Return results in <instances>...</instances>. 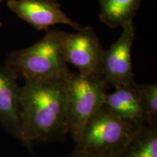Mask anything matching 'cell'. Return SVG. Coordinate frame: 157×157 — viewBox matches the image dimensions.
<instances>
[{"instance_id":"9c48e42d","label":"cell","mask_w":157,"mask_h":157,"mask_svg":"<svg viewBox=\"0 0 157 157\" xmlns=\"http://www.w3.org/2000/svg\"><path fill=\"white\" fill-rule=\"evenodd\" d=\"M103 105L113 114L132 124L143 126L148 123L135 82L115 87L113 92L105 93Z\"/></svg>"},{"instance_id":"3957f363","label":"cell","mask_w":157,"mask_h":157,"mask_svg":"<svg viewBox=\"0 0 157 157\" xmlns=\"http://www.w3.org/2000/svg\"><path fill=\"white\" fill-rule=\"evenodd\" d=\"M141 127L124 121L103 105L88 121L76 149L98 157H119Z\"/></svg>"},{"instance_id":"7a4b0ae2","label":"cell","mask_w":157,"mask_h":157,"mask_svg":"<svg viewBox=\"0 0 157 157\" xmlns=\"http://www.w3.org/2000/svg\"><path fill=\"white\" fill-rule=\"evenodd\" d=\"M5 65L17 78L66 79L68 69L60 42V30L48 29L35 44L8 55Z\"/></svg>"},{"instance_id":"30bf717a","label":"cell","mask_w":157,"mask_h":157,"mask_svg":"<svg viewBox=\"0 0 157 157\" xmlns=\"http://www.w3.org/2000/svg\"><path fill=\"white\" fill-rule=\"evenodd\" d=\"M99 18L110 28L115 29L133 21L141 0H99Z\"/></svg>"},{"instance_id":"5b68a950","label":"cell","mask_w":157,"mask_h":157,"mask_svg":"<svg viewBox=\"0 0 157 157\" xmlns=\"http://www.w3.org/2000/svg\"><path fill=\"white\" fill-rule=\"evenodd\" d=\"M60 42L66 63L75 66L78 73L102 78L105 50L92 27H82L74 34L60 30Z\"/></svg>"},{"instance_id":"8992f818","label":"cell","mask_w":157,"mask_h":157,"mask_svg":"<svg viewBox=\"0 0 157 157\" xmlns=\"http://www.w3.org/2000/svg\"><path fill=\"white\" fill-rule=\"evenodd\" d=\"M120 37L109 50L104 51L102 78L108 84L119 87L134 83L132 63V46L135 40L133 21L122 26Z\"/></svg>"},{"instance_id":"52a82bcc","label":"cell","mask_w":157,"mask_h":157,"mask_svg":"<svg viewBox=\"0 0 157 157\" xmlns=\"http://www.w3.org/2000/svg\"><path fill=\"white\" fill-rule=\"evenodd\" d=\"M7 7L19 18L39 31L57 24H65L80 30L82 26L63 11L57 0H6Z\"/></svg>"},{"instance_id":"ba28073f","label":"cell","mask_w":157,"mask_h":157,"mask_svg":"<svg viewBox=\"0 0 157 157\" xmlns=\"http://www.w3.org/2000/svg\"><path fill=\"white\" fill-rule=\"evenodd\" d=\"M17 78L5 64H0V124L6 131L24 143L20 120L21 87Z\"/></svg>"},{"instance_id":"277c9868","label":"cell","mask_w":157,"mask_h":157,"mask_svg":"<svg viewBox=\"0 0 157 157\" xmlns=\"http://www.w3.org/2000/svg\"><path fill=\"white\" fill-rule=\"evenodd\" d=\"M68 132L76 145L88 121L103 105L107 84L101 77L71 73L66 79Z\"/></svg>"},{"instance_id":"8fae6325","label":"cell","mask_w":157,"mask_h":157,"mask_svg":"<svg viewBox=\"0 0 157 157\" xmlns=\"http://www.w3.org/2000/svg\"><path fill=\"white\" fill-rule=\"evenodd\" d=\"M119 157H157V129L143 125Z\"/></svg>"},{"instance_id":"7c38bea8","label":"cell","mask_w":157,"mask_h":157,"mask_svg":"<svg viewBox=\"0 0 157 157\" xmlns=\"http://www.w3.org/2000/svg\"><path fill=\"white\" fill-rule=\"evenodd\" d=\"M142 106L146 113L148 123L154 127L157 118V84H137Z\"/></svg>"},{"instance_id":"6da1fadb","label":"cell","mask_w":157,"mask_h":157,"mask_svg":"<svg viewBox=\"0 0 157 157\" xmlns=\"http://www.w3.org/2000/svg\"><path fill=\"white\" fill-rule=\"evenodd\" d=\"M23 146L63 140L68 133L66 79H29L21 87Z\"/></svg>"},{"instance_id":"4fadbf2b","label":"cell","mask_w":157,"mask_h":157,"mask_svg":"<svg viewBox=\"0 0 157 157\" xmlns=\"http://www.w3.org/2000/svg\"><path fill=\"white\" fill-rule=\"evenodd\" d=\"M68 157H98L95 155L90 154V153L84 151L82 150L76 149L73 153H71Z\"/></svg>"},{"instance_id":"5bb4252c","label":"cell","mask_w":157,"mask_h":157,"mask_svg":"<svg viewBox=\"0 0 157 157\" xmlns=\"http://www.w3.org/2000/svg\"><path fill=\"white\" fill-rule=\"evenodd\" d=\"M2 1H3V0H0V3H1ZM2 23L0 22V28H1V27H2Z\"/></svg>"}]
</instances>
